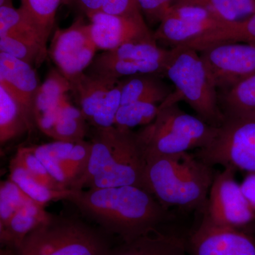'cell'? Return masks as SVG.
I'll list each match as a JSON object with an SVG mask.
<instances>
[{
    "mask_svg": "<svg viewBox=\"0 0 255 255\" xmlns=\"http://www.w3.org/2000/svg\"><path fill=\"white\" fill-rule=\"evenodd\" d=\"M67 201L123 241L156 231L169 217L155 196L135 186L74 190Z\"/></svg>",
    "mask_w": 255,
    "mask_h": 255,
    "instance_id": "1",
    "label": "cell"
},
{
    "mask_svg": "<svg viewBox=\"0 0 255 255\" xmlns=\"http://www.w3.org/2000/svg\"><path fill=\"white\" fill-rule=\"evenodd\" d=\"M86 170L73 190L135 186L144 189L145 159L136 132L113 126L96 128Z\"/></svg>",
    "mask_w": 255,
    "mask_h": 255,
    "instance_id": "2",
    "label": "cell"
},
{
    "mask_svg": "<svg viewBox=\"0 0 255 255\" xmlns=\"http://www.w3.org/2000/svg\"><path fill=\"white\" fill-rule=\"evenodd\" d=\"M189 152L145 159L144 189L166 209H205L216 174Z\"/></svg>",
    "mask_w": 255,
    "mask_h": 255,
    "instance_id": "3",
    "label": "cell"
},
{
    "mask_svg": "<svg viewBox=\"0 0 255 255\" xmlns=\"http://www.w3.org/2000/svg\"><path fill=\"white\" fill-rule=\"evenodd\" d=\"M164 76L175 87L169 97L174 103L187 102L196 117L212 127L223 123L219 93L199 51L184 45L169 50Z\"/></svg>",
    "mask_w": 255,
    "mask_h": 255,
    "instance_id": "4",
    "label": "cell"
},
{
    "mask_svg": "<svg viewBox=\"0 0 255 255\" xmlns=\"http://www.w3.org/2000/svg\"><path fill=\"white\" fill-rule=\"evenodd\" d=\"M216 128L166 100L159 105L155 120L136 132V135L146 159L201 148L211 141Z\"/></svg>",
    "mask_w": 255,
    "mask_h": 255,
    "instance_id": "5",
    "label": "cell"
},
{
    "mask_svg": "<svg viewBox=\"0 0 255 255\" xmlns=\"http://www.w3.org/2000/svg\"><path fill=\"white\" fill-rule=\"evenodd\" d=\"M110 250L100 235L85 223L53 216L13 251L16 255H107Z\"/></svg>",
    "mask_w": 255,
    "mask_h": 255,
    "instance_id": "6",
    "label": "cell"
},
{
    "mask_svg": "<svg viewBox=\"0 0 255 255\" xmlns=\"http://www.w3.org/2000/svg\"><path fill=\"white\" fill-rule=\"evenodd\" d=\"M195 155L209 165L255 172V117H228Z\"/></svg>",
    "mask_w": 255,
    "mask_h": 255,
    "instance_id": "7",
    "label": "cell"
},
{
    "mask_svg": "<svg viewBox=\"0 0 255 255\" xmlns=\"http://www.w3.org/2000/svg\"><path fill=\"white\" fill-rule=\"evenodd\" d=\"M236 170L224 168L216 172L210 189L204 219L216 226L238 228L255 219V209L235 179Z\"/></svg>",
    "mask_w": 255,
    "mask_h": 255,
    "instance_id": "8",
    "label": "cell"
},
{
    "mask_svg": "<svg viewBox=\"0 0 255 255\" xmlns=\"http://www.w3.org/2000/svg\"><path fill=\"white\" fill-rule=\"evenodd\" d=\"M97 50L90 23L79 18L69 27L55 31L48 55L58 71L72 84L90 66Z\"/></svg>",
    "mask_w": 255,
    "mask_h": 255,
    "instance_id": "9",
    "label": "cell"
},
{
    "mask_svg": "<svg viewBox=\"0 0 255 255\" xmlns=\"http://www.w3.org/2000/svg\"><path fill=\"white\" fill-rule=\"evenodd\" d=\"M199 53L218 93L255 73V43H220Z\"/></svg>",
    "mask_w": 255,
    "mask_h": 255,
    "instance_id": "10",
    "label": "cell"
},
{
    "mask_svg": "<svg viewBox=\"0 0 255 255\" xmlns=\"http://www.w3.org/2000/svg\"><path fill=\"white\" fill-rule=\"evenodd\" d=\"M48 173L63 189H73L85 173L92 150V142L55 140L31 146Z\"/></svg>",
    "mask_w": 255,
    "mask_h": 255,
    "instance_id": "11",
    "label": "cell"
},
{
    "mask_svg": "<svg viewBox=\"0 0 255 255\" xmlns=\"http://www.w3.org/2000/svg\"><path fill=\"white\" fill-rule=\"evenodd\" d=\"M226 21L209 10L196 5L174 3L153 33L156 41L172 48L184 44Z\"/></svg>",
    "mask_w": 255,
    "mask_h": 255,
    "instance_id": "12",
    "label": "cell"
},
{
    "mask_svg": "<svg viewBox=\"0 0 255 255\" xmlns=\"http://www.w3.org/2000/svg\"><path fill=\"white\" fill-rule=\"evenodd\" d=\"M190 255H255V240L238 228L203 219L187 245Z\"/></svg>",
    "mask_w": 255,
    "mask_h": 255,
    "instance_id": "13",
    "label": "cell"
},
{
    "mask_svg": "<svg viewBox=\"0 0 255 255\" xmlns=\"http://www.w3.org/2000/svg\"><path fill=\"white\" fill-rule=\"evenodd\" d=\"M87 17L92 40L98 50L108 51L130 42L155 40L145 20L103 11L93 13Z\"/></svg>",
    "mask_w": 255,
    "mask_h": 255,
    "instance_id": "14",
    "label": "cell"
},
{
    "mask_svg": "<svg viewBox=\"0 0 255 255\" xmlns=\"http://www.w3.org/2000/svg\"><path fill=\"white\" fill-rule=\"evenodd\" d=\"M0 85L33 117L35 97L41 85L32 65L0 53Z\"/></svg>",
    "mask_w": 255,
    "mask_h": 255,
    "instance_id": "15",
    "label": "cell"
},
{
    "mask_svg": "<svg viewBox=\"0 0 255 255\" xmlns=\"http://www.w3.org/2000/svg\"><path fill=\"white\" fill-rule=\"evenodd\" d=\"M72 85L58 69H53L40 85L33 104L35 124L47 136L51 137L60 104Z\"/></svg>",
    "mask_w": 255,
    "mask_h": 255,
    "instance_id": "16",
    "label": "cell"
},
{
    "mask_svg": "<svg viewBox=\"0 0 255 255\" xmlns=\"http://www.w3.org/2000/svg\"><path fill=\"white\" fill-rule=\"evenodd\" d=\"M107 255H190L181 238L156 230L131 241H123Z\"/></svg>",
    "mask_w": 255,
    "mask_h": 255,
    "instance_id": "17",
    "label": "cell"
},
{
    "mask_svg": "<svg viewBox=\"0 0 255 255\" xmlns=\"http://www.w3.org/2000/svg\"><path fill=\"white\" fill-rule=\"evenodd\" d=\"M53 216L47 212L45 206L30 199L4 227L0 228L1 246L14 250L28 234L49 221Z\"/></svg>",
    "mask_w": 255,
    "mask_h": 255,
    "instance_id": "18",
    "label": "cell"
},
{
    "mask_svg": "<svg viewBox=\"0 0 255 255\" xmlns=\"http://www.w3.org/2000/svg\"><path fill=\"white\" fill-rule=\"evenodd\" d=\"M122 82V105L136 102L161 105L173 93L171 87L155 74L127 77Z\"/></svg>",
    "mask_w": 255,
    "mask_h": 255,
    "instance_id": "19",
    "label": "cell"
},
{
    "mask_svg": "<svg viewBox=\"0 0 255 255\" xmlns=\"http://www.w3.org/2000/svg\"><path fill=\"white\" fill-rule=\"evenodd\" d=\"M34 119L9 92L0 85V143L6 142L30 131Z\"/></svg>",
    "mask_w": 255,
    "mask_h": 255,
    "instance_id": "20",
    "label": "cell"
},
{
    "mask_svg": "<svg viewBox=\"0 0 255 255\" xmlns=\"http://www.w3.org/2000/svg\"><path fill=\"white\" fill-rule=\"evenodd\" d=\"M120 80L109 78L96 74L84 73L71 84L79 106L87 122H90L107 94Z\"/></svg>",
    "mask_w": 255,
    "mask_h": 255,
    "instance_id": "21",
    "label": "cell"
},
{
    "mask_svg": "<svg viewBox=\"0 0 255 255\" xmlns=\"http://www.w3.org/2000/svg\"><path fill=\"white\" fill-rule=\"evenodd\" d=\"M225 43L255 44V13L243 21L224 23L182 45L200 52L208 47Z\"/></svg>",
    "mask_w": 255,
    "mask_h": 255,
    "instance_id": "22",
    "label": "cell"
},
{
    "mask_svg": "<svg viewBox=\"0 0 255 255\" xmlns=\"http://www.w3.org/2000/svg\"><path fill=\"white\" fill-rule=\"evenodd\" d=\"M166 63L114 59L106 57L101 53L95 57L87 73L96 74L116 80L142 74H155L164 76Z\"/></svg>",
    "mask_w": 255,
    "mask_h": 255,
    "instance_id": "23",
    "label": "cell"
},
{
    "mask_svg": "<svg viewBox=\"0 0 255 255\" xmlns=\"http://www.w3.org/2000/svg\"><path fill=\"white\" fill-rule=\"evenodd\" d=\"M220 108L228 117H255V73L219 92Z\"/></svg>",
    "mask_w": 255,
    "mask_h": 255,
    "instance_id": "24",
    "label": "cell"
},
{
    "mask_svg": "<svg viewBox=\"0 0 255 255\" xmlns=\"http://www.w3.org/2000/svg\"><path fill=\"white\" fill-rule=\"evenodd\" d=\"M9 179L15 183L32 200L46 206L51 201L68 200L73 189L55 190L37 182L13 157L10 161Z\"/></svg>",
    "mask_w": 255,
    "mask_h": 255,
    "instance_id": "25",
    "label": "cell"
},
{
    "mask_svg": "<svg viewBox=\"0 0 255 255\" xmlns=\"http://www.w3.org/2000/svg\"><path fill=\"white\" fill-rule=\"evenodd\" d=\"M11 36L37 43L45 49L47 43L41 33L20 8L0 6V37Z\"/></svg>",
    "mask_w": 255,
    "mask_h": 255,
    "instance_id": "26",
    "label": "cell"
},
{
    "mask_svg": "<svg viewBox=\"0 0 255 255\" xmlns=\"http://www.w3.org/2000/svg\"><path fill=\"white\" fill-rule=\"evenodd\" d=\"M87 121L80 108L72 105L68 95L64 97L53 128L52 138L61 141L85 140Z\"/></svg>",
    "mask_w": 255,
    "mask_h": 255,
    "instance_id": "27",
    "label": "cell"
},
{
    "mask_svg": "<svg viewBox=\"0 0 255 255\" xmlns=\"http://www.w3.org/2000/svg\"><path fill=\"white\" fill-rule=\"evenodd\" d=\"M173 3L201 6L226 22L243 21L255 13V0H173Z\"/></svg>",
    "mask_w": 255,
    "mask_h": 255,
    "instance_id": "28",
    "label": "cell"
},
{
    "mask_svg": "<svg viewBox=\"0 0 255 255\" xmlns=\"http://www.w3.org/2000/svg\"><path fill=\"white\" fill-rule=\"evenodd\" d=\"M20 9L38 28L48 42L54 26L55 16L64 0H20Z\"/></svg>",
    "mask_w": 255,
    "mask_h": 255,
    "instance_id": "29",
    "label": "cell"
},
{
    "mask_svg": "<svg viewBox=\"0 0 255 255\" xmlns=\"http://www.w3.org/2000/svg\"><path fill=\"white\" fill-rule=\"evenodd\" d=\"M159 105L148 102H136L121 106L116 116L114 126L120 128L130 129L145 127L155 120Z\"/></svg>",
    "mask_w": 255,
    "mask_h": 255,
    "instance_id": "30",
    "label": "cell"
},
{
    "mask_svg": "<svg viewBox=\"0 0 255 255\" xmlns=\"http://www.w3.org/2000/svg\"><path fill=\"white\" fill-rule=\"evenodd\" d=\"M0 53L39 67L48 56V50L37 43L11 36L0 37Z\"/></svg>",
    "mask_w": 255,
    "mask_h": 255,
    "instance_id": "31",
    "label": "cell"
},
{
    "mask_svg": "<svg viewBox=\"0 0 255 255\" xmlns=\"http://www.w3.org/2000/svg\"><path fill=\"white\" fill-rule=\"evenodd\" d=\"M87 16L103 11L107 14L145 20L135 0H74Z\"/></svg>",
    "mask_w": 255,
    "mask_h": 255,
    "instance_id": "32",
    "label": "cell"
},
{
    "mask_svg": "<svg viewBox=\"0 0 255 255\" xmlns=\"http://www.w3.org/2000/svg\"><path fill=\"white\" fill-rule=\"evenodd\" d=\"M29 197L8 178L0 184V228L4 227L12 216L28 201Z\"/></svg>",
    "mask_w": 255,
    "mask_h": 255,
    "instance_id": "33",
    "label": "cell"
},
{
    "mask_svg": "<svg viewBox=\"0 0 255 255\" xmlns=\"http://www.w3.org/2000/svg\"><path fill=\"white\" fill-rule=\"evenodd\" d=\"M14 158L27 171L28 173L37 182L45 187L55 190H65L61 189L58 183L48 173L39 159L36 157L30 147H21L18 149Z\"/></svg>",
    "mask_w": 255,
    "mask_h": 255,
    "instance_id": "34",
    "label": "cell"
},
{
    "mask_svg": "<svg viewBox=\"0 0 255 255\" xmlns=\"http://www.w3.org/2000/svg\"><path fill=\"white\" fill-rule=\"evenodd\" d=\"M122 106V82L119 80L118 84L112 89L105 97V100L99 107L94 117L89 124L92 127L108 128L113 127L115 122L116 116Z\"/></svg>",
    "mask_w": 255,
    "mask_h": 255,
    "instance_id": "35",
    "label": "cell"
},
{
    "mask_svg": "<svg viewBox=\"0 0 255 255\" xmlns=\"http://www.w3.org/2000/svg\"><path fill=\"white\" fill-rule=\"evenodd\" d=\"M142 16L151 24L159 23L167 14L173 0H135Z\"/></svg>",
    "mask_w": 255,
    "mask_h": 255,
    "instance_id": "36",
    "label": "cell"
},
{
    "mask_svg": "<svg viewBox=\"0 0 255 255\" xmlns=\"http://www.w3.org/2000/svg\"><path fill=\"white\" fill-rule=\"evenodd\" d=\"M241 187L247 199L255 209V172L250 174L243 181Z\"/></svg>",
    "mask_w": 255,
    "mask_h": 255,
    "instance_id": "37",
    "label": "cell"
},
{
    "mask_svg": "<svg viewBox=\"0 0 255 255\" xmlns=\"http://www.w3.org/2000/svg\"><path fill=\"white\" fill-rule=\"evenodd\" d=\"M14 0H0V6H14Z\"/></svg>",
    "mask_w": 255,
    "mask_h": 255,
    "instance_id": "38",
    "label": "cell"
},
{
    "mask_svg": "<svg viewBox=\"0 0 255 255\" xmlns=\"http://www.w3.org/2000/svg\"><path fill=\"white\" fill-rule=\"evenodd\" d=\"M0 255H16V254L13 250L7 248V249L1 250Z\"/></svg>",
    "mask_w": 255,
    "mask_h": 255,
    "instance_id": "39",
    "label": "cell"
}]
</instances>
